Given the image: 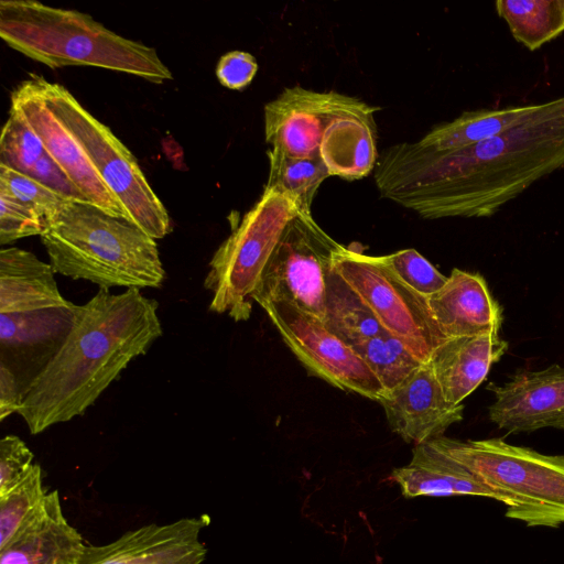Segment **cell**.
Listing matches in <instances>:
<instances>
[{
  "mask_svg": "<svg viewBox=\"0 0 564 564\" xmlns=\"http://www.w3.org/2000/svg\"><path fill=\"white\" fill-rule=\"evenodd\" d=\"M375 167L380 195L425 219L490 217L564 169V96L541 102L516 127L469 147L397 143Z\"/></svg>",
  "mask_w": 564,
  "mask_h": 564,
  "instance_id": "cell-1",
  "label": "cell"
},
{
  "mask_svg": "<svg viewBox=\"0 0 564 564\" xmlns=\"http://www.w3.org/2000/svg\"><path fill=\"white\" fill-rule=\"evenodd\" d=\"M155 300L100 289L77 305L59 347L26 383L18 413L35 435L82 415L162 335Z\"/></svg>",
  "mask_w": 564,
  "mask_h": 564,
  "instance_id": "cell-2",
  "label": "cell"
},
{
  "mask_svg": "<svg viewBox=\"0 0 564 564\" xmlns=\"http://www.w3.org/2000/svg\"><path fill=\"white\" fill-rule=\"evenodd\" d=\"M0 36L50 68L95 66L161 84L173 78L156 50L123 37L91 15L35 0L0 1Z\"/></svg>",
  "mask_w": 564,
  "mask_h": 564,
  "instance_id": "cell-3",
  "label": "cell"
},
{
  "mask_svg": "<svg viewBox=\"0 0 564 564\" xmlns=\"http://www.w3.org/2000/svg\"><path fill=\"white\" fill-rule=\"evenodd\" d=\"M377 110L337 91L288 87L264 106L265 141L290 156L321 158L330 176L358 180L376 166Z\"/></svg>",
  "mask_w": 564,
  "mask_h": 564,
  "instance_id": "cell-4",
  "label": "cell"
},
{
  "mask_svg": "<svg viewBox=\"0 0 564 564\" xmlns=\"http://www.w3.org/2000/svg\"><path fill=\"white\" fill-rule=\"evenodd\" d=\"M40 237L55 273L100 289L159 288L165 279L155 239L89 203L68 200Z\"/></svg>",
  "mask_w": 564,
  "mask_h": 564,
  "instance_id": "cell-5",
  "label": "cell"
},
{
  "mask_svg": "<svg viewBox=\"0 0 564 564\" xmlns=\"http://www.w3.org/2000/svg\"><path fill=\"white\" fill-rule=\"evenodd\" d=\"M433 446L467 468L506 505V517L528 527L564 524V455H546L502 438L458 441Z\"/></svg>",
  "mask_w": 564,
  "mask_h": 564,
  "instance_id": "cell-6",
  "label": "cell"
},
{
  "mask_svg": "<svg viewBox=\"0 0 564 564\" xmlns=\"http://www.w3.org/2000/svg\"><path fill=\"white\" fill-rule=\"evenodd\" d=\"M37 90L77 140L94 170L118 199L129 221L153 239L171 231V219L130 150L64 86L30 75Z\"/></svg>",
  "mask_w": 564,
  "mask_h": 564,
  "instance_id": "cell-7",
  "label": "cell"
},
{
  "mask_svg": "<svg viewBox=\"0 0 564 564\" xmlns=\"http://www.w3.org/2000/svg\"><path fill=\"white\" fill-rule=\"evenodd\" d=\"M297 212L290 198L263 191L209 262L204 288L212 294L210 311L228 314L236 322L249 319L251 295L288 223Z\"/></svg>",
  "mask_w": 564,
  "mask_h": 564,
  "instance_id": "cell-8",
  "label": "cell"
},
{
  "mask_svg": "<svg viewBox=\"0 0 564 564\" xmlns=\"http://www.w3.org/2000/svg\"><path fill=\"white\" fill-rule=\"evenodd\" d=\"M333 268L362 297L381 326L423 362L447 339L434 321L427 299L404 284L381 257L343 246Z\"/></svg>",
  "mask_w": 564,
  "mask_h": 564,
  "instance_id": "cell-9",
  "label": "cell"
},
{
  "mask_svg": "<svg viewBox=\"0 0 564 564\" xmlns=\"http://www.w3.org/2000/svg\"><path fill=\"white\" fill-rule=\"evenodd\" d=\"M343 247L312 214L297 212L288 223L251 299L261 305L286 301L324 319L328 274Z\"/></svg>",
  "mask_w": 564,
  "mask_h": 564,
  "instance_id": "cell-10",
  "label": "cell"
},
{
  "mask_svg": "<svg viewBox=\"0 0 564 564\" xmlns=\"http://www.w3.org/2000/svg\"><path fill=\"white\" fill-rule=\"evenodd\" d=\"M260 306L313 376L377 402L386 395V389L360 356L321 318L286 301H269Z\"/></svg>",
  "mask_w": 564,
  "mask_h": 564,
  "instance_id": "cell-11",
  "label": "cell"
},
{
  "mask_svg": "<svg viewBox=\"0 0 564 564\" xmlns=\"http://www.w3.org/2000/svg\"><path fill=\"white\" fill-rule=\"evenodd\" d=\"M11 108L24 117L41 139L46 153L89 204L111 216L129 220L118 199L105 186L77 140L48 107L31 77L12 90Z\"/></svg>",
  "mask_w": 564,
  "mask_h": 564,
  "instance_id": "cell-12",
  "label": "cell"
},
{
  "mask_svg": "<svg viewBox=\"0 0 564 564\" xmlns=\"http://www.w3.org/2000/svg\"><path fill=\"white\" fill-rule=\"evenodd\" d=\"M207 516L130 530L105 545H86L77 564H203L207 549L199 535Z\"/></svg>",
  "mask_w": 564,
  "mask_h": 564,
  "instance_id": "cell-13",
  "label": "cell"
},
{
  "mask_svg": "<svg viewBox=\"0 0 564 564\" xmlns=\"http://www.w3.org/2000/svg\"><path fill=\"white\" fill-rule=\"evenodd\" d=\"M488 389L495 395L489 417L499 429L509 433L564 430V367L518 370L501 386L491 383Z\"/></svg>",
  "mask_w": 564,
  "mask_h": 564,
  "instance_id": "cell-14",
  "label": "cell"
},
{
  "mask_svg": "<svg viewBox=\"0 0 564 564\" xmlns=\"http://www.w3.org/2000/svg\"><path fill=\"white\" fill-rule=\"evenodd\" d=\"M391 430L406 443H429L462 421L464 404L449 403L430 362L386 393L379 402Z\"/></svg>",
  "mask_w": 564,
  "mask_h": 564,
  "instance_id": "cell-15",
  "label": "cell"
},
{
  "mask_svg": "<svg viewBox=\"0 0 564 564\" xmlns=\"http://www.w3.org/2000/svg\"><path fill=\"white\" fill-rule=\"evenodd\" d=\"M431 314L446 339L498 334L503 316L482 275L453 269L444 286L427 297Z\"/></svg>",
  "mask_w": 564,
  "mask_h": 564,
  "instance_id": "cell-16",
  "label": "cell"
},
{
  "mask_svg": "<svg viewBox=\"0 0 564 564\" xmlns=\"http://www.w3.org/2000/svg\"><path fill=\"white\" fill-rule=\"evenodd\" d=\"M86 545L62 510L56 490L47 492L36 512L0 547V564H77Z\"/></svg>",
  "mask_w": 564,
  "mask_h": 564,
  "instance_id": "cell-17",
  "label": "cell"
},
{
  "mask_svg": "<svg viewBox=\"0 0 564 564\" xmlns=\"http://www.w3.org/2000/svg\"><path fill=\"white\" fill-rule=\"evenodd\" d=\"M55 271L30 251L10 247L0 251V314L36 316L75 304L58 291Z\"/></svg>",
  "mask_w": 564,
  "mask_h": 564,
  "instance_id": "cell-18",
  "label": "cell"
},
{
  "mask_svg": "<svg viewBox=\"0 0 564 564\" xmlns=\"http://www.w3.org/2000/svg\"><path fill=\"white\" fill-rule=\"evenodd\" d=\"M507 349L508 343L494 333L452 338L434 351L429 362L445 399L459 405L486 379Z\"/></svg>",
  "mask_w": 564,
  "mask_h": 564,
  "instance_id": "cell-19",
  "label": "cell"
},
{
  "mask_svg": "<svg viewBox=\"0 0 564 564\" xmlns=\"http://www.w3.org/2000/svg\"><path fill=\"white\" fill-rule=\"evenodd\" d=\"M392 478L405 498L470 495L496 499L475 475L431 443L415 445L411 462L395 468Z\"/></svg>",
  "mask_w": 564,
  "mask_h": 564,
  "instance_id": "cell-20",
  "label": "cell"
},
{
  "mask_svg": "<svg viewBox=\"0 0 564 564\" xmlns=\"http://www.w3.org/2000/svg\"><path fill=\"white\" fill-rule=\"evenodd\" d=\"M539 105L466 111L449 122L432 128L419 143L434 150L469 147L516 127L532 116Z\"/></svg>",
  "mask_w": 564,
  "mask_h": 564,
  "instance_id": "cell-21",
  "label": "cell"
},
{
  "mask_svg": "<svg viewBox=\"0 0 564 564\" xmlns=\"http://www.w3.org/2000/svg\"><path fill=\"white\" fill-rule=\"evenodd\" d=\"M323 322L350 347L386 330L362 297L333 267L327 279Z\"/></svg>",
  "mask_w": 564,
  "mask_h": 564,
  "instance_id": "cell-22",
  "label": "cell"
},
{
  "mask_svg": "<svg viewBox=\"0 0 564 564\" xmlns=\"http://www.w3.org/2000/svg\"><path fill=\"white\" fill-rule=\"evenodd\" d=\"M495 6L516 41L530 51L564 32V0H498Z\"/></svg>",
  "mask_w": 564,
  "mask_h": 564,
  "instance_id": "cell-23",
  "label": "cell"
},
{
  "mask_svg": "<svg viewBox=\"0 0 564 564\" xmlns=\"http://www.w3.org/2000/svg\"><path fill=\"white\" fill-rule=\"evenodd\" d=\"M269 174L263 191L290 198L300 212L311 214L314 197L325 178L330 176L321 158L300 159L275 148L267 152Z\"/></svg>",
  "mask_w": 564,
  "mask_h": 564,
  "instance_id": "cell-24",
  "label": "cell"
},
{
  "mask_svg": "<svg viewBox=\"0 0 564 564\" xmlns=\"http://www.w3.org/2000/svg\"><path fill=\"white\" fill-rule=\"evenodd\" d=\"M351 348L376 375L387 392L401 384L424 364L404 343L387 330Z\"/></svg>",
  "mask_w": 564,
  "mask_h": 564,
  "instance_id": "cell-25",
  "label": "cell"
},
{
  "mask_svg": "<svg viewBox=\"0 0 564 564\" xmlns=\"http://www.w3.org/2000/svg\"><path fill=\"white\" fill-rule=\"evenodd\" d=\"M46 494L41 467L34 464L22 481L0 497V547L8 544L36 512Z\"/></svg>",
  "mask_w": 564,
  "mask_h": 564,
  "instance_id": "cell-26",
  "label": "cell"
},
{
  "mask_svg": "<svg viewBox=\"0 0 564 564\" xmlns=\"http://www.w3.org/2000/svg\"><path fill=\"white\" fill-rule=\"evenodd\" d=\"M45 152L29 122L18 110L10 108L0 137V165L28 175Z\"/></svg>",
  "mask_w": 564,
  "mask_h": 564,
  "instance_id": "cell-27",
  "label": "cell"
},
{
  "mask_svg": "<svg viewBox=\"0 0 564 564\" xmlns=\"http://www.w3.org/2000/svg\"><path fill=\"white\" fill-rule=\"evenodd\" d=\"M382 259L404 284L426 299L440 291L448 278L412 248L382 256Z\"/></svg>",
  "mask_w": 564,
  "mask_h": 564,
  "instance_id": "cell-28",
  "label": "cell"
},
{
  "mask_svg": "<svg viewBox=\"0 0 564 564\" xmlns=\"http://www.w3.org/2000/svg\"><path fill=\"white\" fill-rule=\"evenodd\" d=\"M0 188L34 209L43 220L56 215L69 200L31 176L0 165Z\"/></svg>",
  "mask_w": 564,
  "mask_h": 564,
  "instance_id": "cell-29",
  "label": "cell"
},
{
  "mask_svg": "<svg viewBox=\"0 0 564 564\" xmlns=\"http://www.w3.org/2000/svg\"><path fill=\"white\" fill-rule=\"evenodd\" d=\"M44 228L43 218L11 194L0 188V243L39 235Z\"/></svg>",
  "mask_w": 564,
  "mask_h": 564,
  "instance_id": "cell-30",
  "label": "cell"
},
{
  "mask_svg": "<svg viewBox=\"0 0 564 564\" xmlns=\"http://www.w3.org/2000/svg\"><path fill=\"white\" fill-rule=\"evenodd\" d=\"M34 455L18 436L7 435L0 441V497L11 491L31 470Z\"/></svg>",
  "mask_w": 564,
  "mask_h": 564,
  "instance_id": "cell-31",
  "label": "cell"
},
{
  "mask_svg": "<svg viewBox=\"0 0 564 564\" xmlns=\"http://www.w3.org/2000/svg\"><path fill=\"white\" fill-rule=\"evenodd\" d=\"M257 70L254 56L243 51H230L219 58L216 76L224 87L240 90L252 82Z\"/></svg>",
  "mask_w": 564,
  "mask_h": 564,
  "instance_id": "cell-32",
  "label": "cell"
},
{
  "mask_svg": "<svg viewBox=\"0 0 564 564\" xmlns=\"http://www.w3.org/2000/svg\"><path fill=\"white\" fill-rule=\"evenodd\" d=\"M28 175L66 199L88 203L85 195L46 152Z\"/></svg>",
  "mask_w": 564,
  "mask_h": 564,
  "instance_id": "cell-33",
  "label": "cell"
},
{
  "mask_svg": "<svg viewBox=\"0 0 564 564\" xmlns=\"http://www.w3.org/2000/svg\"><path fill=\"white\" fill-rule=\"evenodd\" d=\"M21 403V390L15 373L0 362V421L18 412Z\"/></svg>",
  "mask_w": 564,
  "mask_h": 564,
  "instance_id": "cell-34",
  "label": "cell"
}]
</instances>
